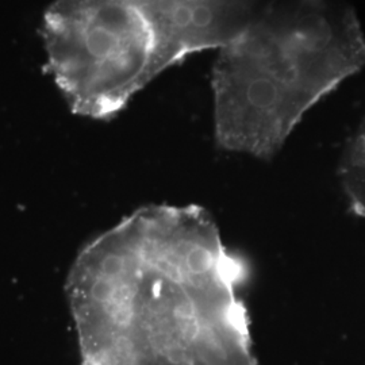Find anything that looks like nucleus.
I'll return each mask as SVG.
<instances>
[{"label": "nucleus", "instance_id": "1", "mask_svg": "<svg viewBox=\"0 0 365 365\" xmlns=\"http://www.w3.org/2000/svg\"><path fill=\"white\" fill-rule=\"evenodd\" d=\"M249 276L209 211L135 210L80 249L66 276L78 365H257Z\"/></svg>", "mask_w": 365, "mask_h": 365}, {"label": "nucleus", "instance_id": "2", "mask_svg": "<svg viewBox=\"0 0 365 365\" xmlns=\"http://www.w3.org/2000/svg\"><path fill=\"white\" fill-rule=\"evenodd\" d=\"M365 66V36L342 0H276L218 49L211 72L222 149L268 160L303 117Z\"/></svg>", "mask_w": 365, "mask_h": 365}, {"label": "nucleus", "instance_id": "3", "mask_svg": "<svg viewBox=\"0 0 365 365\" xmlns=\"http://www.w3.org/2000/svg\"><path fill=\"white\" fill-rule=\"evenodd\" d=\"M135 16L156 41L165 69L220 49L256 13L253 0H103Z\"/></svg>", "mask_w": 365, "mask_h": 365}, {"label": "nucleus", "instance_id": "4", "mask_svg": "<svg viewBox=\"0 0 365 365\" xmlns=\"http://www.w3.org/2000/svg\"><path fill=\"white\" fill-rule=\"evenodd\" d=\"M339 179L351 209L365 220V118L342 156Z\"/></svg>", "mask_w": 365, "mask_h": 365}]
</instances>
